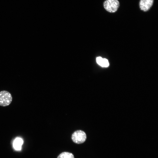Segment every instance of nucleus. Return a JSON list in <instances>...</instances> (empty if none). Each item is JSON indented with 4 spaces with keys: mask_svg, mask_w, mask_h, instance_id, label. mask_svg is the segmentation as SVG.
Here are the masks:
<instances>
[{
    "mask_svg": "<svg viewBox=\"0 0 158 158\" xmlns=\"http://www.w3.org/2000/svg\"><path fill=\"white\" fill-rule=\"evenodd\" d=\"M154 0H140L139 6L140 9L144 12L149 10L153 5Z\"/></svg>",
    "mask_w": 158,
    "mask_h": 158,
    "instance_id": "obj_4",
    "label": "nucleus"
},
{
    "mask_svg": "<svg viewBox=\"0 0 158 158\" xmlns=\"http://www.w3.org/2000/svg\"><path fill=\"white\" fill-rule=\"evenodd\" d=\"M57 158H74L73 154L68 152H63L61 153Z\"/></svg>",
    "mask_w": 158,
    "mask_h": 158,
    "instance_id": "obj_7",
    "label": "nucleus"
},
{
    "mask_svg": "<svg viewBox=\"0 0 158 158\" xmlns=\"http://www.w3.org/2000/svg\"><path fill=\"white\" fill-rule=\"evenodd\" d=\"M23 143V141L22 138H17L13 141V147L15 150H20L21 149Z\"/></svg>",
    "mask_w": 158,
    "mask_h": 158,
    "instance_id": "obj_5",
    "label": "nucleus"
},
{
    "mask_svg": "<svg viewBox=\"0 0 158 158\" xmlns=\"http://www.w3.org/2000/svg\"><path fill=\"white\" fill-rule=\"evenodd\" d=\"M120 5L118 0H106L103 3L104 9L108 12L113 13L116 12Z\"/></svg>",
    "mask_w": 158,
    "mask_h": 158,
    "instance_id": "obj_1",
    "label": "nucleus"
},
{
    "mask_svg": "<svg viewBox=\"0 0 158 158\" xmlns=\"http://www.w3.org/2000/svg\"><path fill=\"white\" fill-rule=\"evenodd\" d=\"M12 100V96L8 92L5 90L0 92V106H7L11 103Z\"/></svg>",
    "mask_w": 158,
    "mask_h": 158,
    "instance_id": "obj_3",
    "label": "nucleus"
},
{
    "mask_svg": "<svg viewBox=\"0 0 158 158\" xmlns=\"http://www.w3.org/2000/svg\"><path fill=\"white\" fill-rule=\"evenodd\" d=\"M87 138L85 133L83 131L79 130L74 132L72 134L71 138L75 143L80 144L84 142Z\"/></svg>",
    "mask_w": 158,
    "mask_h": 158,
    "instance_id": "obj_2",
    "label": "nucleus"
},
{
    "mask_svg": "<svg viewBox=\"0 0 158 158\" xmlns=\"http://www.w3.org/2000/svg\"><path fill=\"white\" fill-rule=\"evenodd\" d=\"M96 61L98 64L102 67H107L109 66L108 60L106 59H103L101 57L97 58Z\"/></svg>",
    "mask_w": 158,
    "mask_h": 158,
    "instance_id": "obj_6",
    "label": "nucleus"
}]
</instances>
